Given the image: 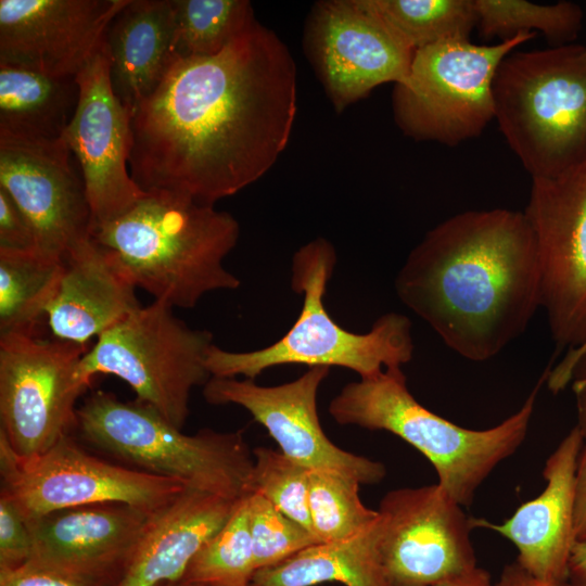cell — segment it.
<instances>
[{"instance_id":"1","label":"cell","mask_w":586,"mask_h":586,"mask_svg":"<svg viewBox=\"0 0 586 586\" xmlns=\"http://www.w3.org/2000/svg\"><path fill=\"white\" fill-rule=\"evenodd\" d=\"M295 114L294 59L256 21L216 54L174 59L133 113L130 176L145 192L214 205L275 165Z\"/></svg>"},{"instance_id":"2","label":"cell","mask_w":586,"mask_h":586,"mask_svg":"<svg viewBox=\"0 0 586 586\" xmlns=\"http://www.w3.org/2000/svg\"><path fill=\"white\" fill-rule=\"evenodd\" d=\"M400 302L472 361L498 355L540 308L538 256L523 212L458 213L429 230L395 278Z\"/></svg>"},{"instance_id":"3","label":"cell","mask_w":586,"mask_h":586,"mask_svg":"<svg viewBox=\"0 0 586 586\" xmlns=\"http://www.w3.org/2000/svg\"><path fill=\"white\" fill-rule=\"evenodd\" d=\"M91 237L137 289L173 308L191 309L207 293L241 285L224 264L240 237L238 220L188 196L145 192Z\"/></svg>"},{"instance_id":"4","label":"cell","mask_w":586,"mask_h":586,"mask_svg":"<svg viewBox=\"0 0 586 586\" xmlns=\"http://www.w3.org/2000/svg\"><path fill=\"white\" fill-rule=\"evenodd\" d=\"M546 377L547 371L515 413L485 430L462 428L421 405L410 393L402 368L384 369L344 385L330 402L329 413L341 425L400 437L431 462L437 484L468 507L495 468L525 440Z\"/></svg>"},{"instance_id":"5","label":"cell","mask_w":586,"mask_h":586,"mask_svg":"<svg viewBox=\"0 0 586 586\" xmlns=\"http://www.w3.org/2000/svg\"><path fill=\"white\" fill-rule=\"evenodd\" d=\"M336 260L334 245L324 238L301 246L291 264V288L303 296L294 324L281 339L255 351L231 352L214 344L206 361L212 377L254 380L272 367L305 365L341 367L366 378L408 364L415 345L405 315L384 314L366 333L351 332L329 315L323 297Z\"/></svg>"},{"instance_id":"6","label":"cell","mask_w":586,"mask_h":586,"mask_svg":"<svg viewBox=\"0 0 586 586\" xmlns=\"http://www.w3.org/2000/svg\"><path fill=\"white\" fill-rule=\"evenodd\" d=\"M493 98L499 129L532 178L586 162V46L510 52Z\"/></svg>"},{"instance_id":"7","label":"cell","mask_w":586,"mask_h":586,"mask_svg":"<svg viewBox=\"0 0 586 586\" xmlns=\"http://www.w3.org/2000/svg\"><path fill=\"white\" fill-rule=\"evenodd\" d=\"M76 429L89 444L132 468L179 480L188 488L234 501L253 493V449L241 431L184 434L152 407L101 390L78 406Z\"/></svg>"},{"instance_id":"8","label":"cell","mask_w":586,"mask_h":586,"mask_svg":"<svg viewBox=\"0 0 586 586\" xmlns=\"http://www.w3.org/2000/svg\"><path fill=\"white\" fill-rule=\"evenodd\" d=\"M213 334L190 328L163 302L141 306L97 337L81 359L87 381L111 374L126 382L136 400L182 429L191 392L212 378L207 355Z\"/></svg>"},{"instance_id":"9","label":"cell","mask_w":586,"mask_h":586,"mask_svg":"<svg viewBox=\"0 0 586 586\" xmlns=\"http://www.w3.org/2000/svg\"><path fill=\"white\" fill-rule=\"evenodd\" d=\"M535 36L521 33L491 46L448 40L416 50L406 78L392 93L397 127L415 140L446 145L477 137L495 118L499 64Z\"/></svg>"},{"instance_id":"10","label":"cell","mask_w":586,"mask_h":586,"mask_svg":"<svg viewBox=\"0 0 586 586\" xmlns=\"http://www.w3.org/2000/svg\"><path fill=\"white\" fill-rule=\"evenodd\" d=\"M0 474L1 495L26 522L62 509L105 502L155 512L188 488L179 480L92 456L71 434L29 458L16 456L0 435Z\"/></svg>"},{"instance_id":"11","label":"cell","mask_w":586,"mask_h":586,"mask_svg":"<svg viewBox=\"0 0 586 586\" xmlns=\"http://www.w3.org/2000/svg\"><path fill=\"white\" fill-rule=\"evenodd\" d=\"M37 335H0V435L18 457L46 453L77 428V400L90 386L89 351Z\"/></svg>"},{"instance_id":"12","label":"cell","mask_w":586,"mask_h":586,"mask_svg":"<svg viewBox=\"0 0 586 586\" xmlns=\"http://www.w3.org/2000/svg\"><path fill=\"white\" fill-rule=\"evenodd\" d=\"M524 215L539 265L540 308L559 349L586 342V162L532 178Z\"/></svg>"},{"instance_id":"13","label":"cell","mask_w":586,"mask_h":586,"mask_svg":"<svg viewBox=\"0 0 586 586\" xmlns=\"http://www.w3.org/2000/svg\"><path fill=\"white\" fill-rule=\"evenodd\" d=\"M304 50L336 112L386 82L403 81L415 50L369 0H321L307 16Z\"/></svg>"},{"instance_id":"14","label":"cell","mask_w":586,"mask_h":586,"mask_svg":"<svg viewBox=\"0 0 586 586\" xmlns=\"http://www.w3.org/2000/svg\"><path fill=\"white\" fill-rule=\"evenodd\" d=\"M378 511L387 586H434L477 566L472 517L438 484L390 491Z\"/></svg>"},{"instance_id":"15","label":"cell","mask_w":586,"mask_h":586,"mask_svg":"<svg viewBox=\"0 0 586 586\" xmlns=\"http://www.w3.org/2000/svg\"><path fill=\"white\" fill-rule=\"evenodd\" d=\"M75 79L78 103L63 137L84 179L93 232L127 213L145 191L128 173L133 113L113 90L106 40Z\"/></svg>"},{"instance_id":"16","label":"cell","mask_w":586,"mask_h":586,"mask_svg":"<svg viewBox=\"0 0 586 586\" xmlns=\"http://www.w3.org/2000/svg\"><path fill=\"white\" fill-rule=\"evenodd\" d=\"M330 368H309L297 379L273 386L252 379L212 377L203 386L211 405H237L263 425L280 451L308 469L334 470L357 479L361 485L381 482L383 463L336 446L324 433L317 397Z\"/></svg>"},{"instance_id":"17","label":"cell","mask_w":586,"mask_h":586,"mask_svg":"<svg viewBox=\"0 0 586 586\" xmlns=\"http://www.w3.org/2000/svg\"><path fill=\"white\" fill-rule=\"evenodd\" d=\"M72 155L64 137H0V187L31 225L37 251L59 259L92 234L84 179Z\"/></svg>"},{"instance_id":"18","label":"cell","mask_w":586,"mask_h":586,"mask_svg":"<svg viewBox=\"0 0 586 586\" xmlns=\"http://www.w3.org/2000/svg\"><path fill=\"white\" fill-rule=\"evenodd\" d=\"M129 0H0V64L75 78Z\"/></svg>"},{"instance_id":"19","label":"cell","mask_w":586,"mask_h":586,"mask_svg":"<svg viewBox=\"0 0 586 586\" xmlns=\"http://www.w3.org/2000/svg\"><path fill=\"white\" fill-rule=\"evenodd\" d=\"M584 438L575 425L547 458L544 491L522 504L505 522L497 524L472 518L474 528H487L510 540L517 562L528 574L549 586H565L574 535V494L578 457Z\"/></svg>"},{"instance_id":"20","label":"cell","mask_w":586,"mask_h":586,"mask_svg":"<svg viewBox=\"0 0 586 586\" xmlns=\"http://www.w3.org/2000/svg\"><path fill=\"white\" fill-rule=\"evenodd\" d=\"M152 513L120 502L51 512L26 522L29 560L86 573H123Z\"/></svg>"},{"instance_id":"21","label":"cell","mask_w":586,"mask_h":586,"mask_svg":"<svg viewBox=\"0 0 586 586\" xmlns=\"http://www.w3.org/2000/svg\"><path fill=\"white\" fill-rule=\"evenodd\" d=\"M240 501L186 488L152 513L117 586L180 584L193 557L228 522Z\"/></svg>"},{"instance_id":"22","label":"cell","mask_w":586,"mask_h":586,"mask_svg":"<svg viewBox=\"0 0 586 586\" xmlns=\"http://www.w3.org/2000/svg\"><path fill=\"white\" fill-rule=\"evenodd\" d=\"M64 272L48 310L54 339L89 345L141 307L137 288L92 237L64 257Z\"/></svg>"},{"instance_id":"23","label":"cell","mask_w":586,"mask_h":586,"mask_svg":"<svg viewBox=\"0 0 586 586\" xmlns=\"http://www.w3.org/2000/svg\"><path fill=\"white\" fill-rule=\"evenodd\" d=\"M173 37L170 0H129L111 22L105 40L112 87L132 113L174 61Z\"/></svg>"},{"instance_id":"24","label":"cell","mask_w":586,"mask_h":586,"mask_svg":"<svg viewBox=\"0 0 586 586\" xmlns=\"http://www.w3.org/2000/svg\"><path fill=\"white\" fill-rule=\"evenodd\" d=\"M78 98L75 78L51 77L0 64V137L60 139L75 113Z\"/></svg>"},{"instance_id":"25","label":"cell","mask_w":586,"mask_h":586,"mask_svg":"<svg viewBox=\"0 0 586 586\" xmlns=\"http://www.w3.org/2000/svg\"><path fill=\"white\" fill-rule=\"evenodd\" d=\"M380 518L361 534L334 543H319L289 559L254 573L250 586H387L380 553Z\"/></svg>"},{"instance_id":"26","label":"cell","mask_w":586,"mask_h":586,"mask_svg":"<svg viewBox=\"0 0 586 586\" xmlns=\"http://www.w3.org/2000/svg\"><path fill=\"white\" fill-rule=\"evenodd\" d=\"M64 259L0 251V335H36L58 293Z\"/></svg>"},{"instance_id":"27","label":"cell","mask_w":586,"mask_h":586,"mask_svg":"<svg viewBox=\"0 0 586 586\" xmlns=\"http://www.w3.org/2000/svg\"><path fill=\"white\" fill-rule=\"evenodd\" d=\"M175 58L224 50L256 22L247 0H170Z\"/></svg>"},{"instance_id":"28","label":"cell","mask_w":586,"mask_h":586,"mask_svg":"<svg viewBox=\"0 0 586 586\" xmlns=\"http://www.w3.org/2000/svg\"><path fill=\"white\" fill-rule=\"evenodd\" d=\"M415 51L448 40H470L476 27L473 0H369Z\"/></svg>"},{"instance_id":"29","label":"cell","mask_w":586,"mask_h":586,"mask_svg":"<svg viewBox=\"0 0 586 586\" xmlns=\"http://www.w3.org/2000/svg\"><path fill=\"white\" fill-rule=\"evenodd\" d=\"M476 27L484 38L509 39L542 31L553 46L569 44L583 24L581 7L571 1L537 4L524 0H473Z\"/></svg>"},{"instance_id":"30","label":"cell","mask_w":586,"mask_h":586,"mask_svg":"<svg viewBox=\"0 0 586 586\" xmlns=\"http://www.w3.org/2000/svg\"><path fill=\"white\" fill-rule=\"evenodd\" d=\"M361 483L349 475L326 469H309L308 509L311 532L319 543L342 542L373 526L378 510L359 497Z\"/></svg>"},{"instance_id":"31","label":"cell","mask_w":586,"mask_h":586,"mask_svg":"<svg viewBox=\"0 0 586 586\" xmlns=\"http://www.w3.org/2000/svg\"><path fill=\"white\" fill-rule=\"evenodd\" d=\"M246 498L239 502L228 522L196 552L180 585L250 586L256 569Z\"/></svg>"},{"instance_id":"32","label":"cell","mask_w":586,"mask_h":586,"mask_svg":"<svg viewBox=\"0 0 586 586\" xmlns=\"http://www.w3.org/2000/svg\"><path fill=\"white\" fill-rule=\"evenodd\" d=\"M253 458V492L311 532L309 469L269 447L254 448Z\"/></svg>"},{"instance_id":"33","label":"cell","mask_w":586,"mask_h":586,"mask_svg":"<svg viewBox=\"0 0 586 586\" xmlns=\"http://www.w3.org/2000/svg\"><path fill=\"white\" fill-rule=\"evenodd\" d=\"M246 505L256 571L273 566L319 544L311 532L281 512L263 495L253 492L246 498Z\"/></svg>"},{"instance_id":"34","label":"cell","mask_w":586,"mask_h":586,"mask_svg":"<svg viewBox=\"0 0 586 586\" xmlns=\"http://www.w3.org/2000/svg\"><path fill=\"white\" fill-rule=\"evenodd\" d=\"M122 573L94 574L29 560L0 571V586H117Z\"/></svg>"},{"instance_id":"35","label":"cell","mask_w":586,"mask_h":586,"mask_svg":"<svg viewBox=\"0 0 586 586\" xmlns=\"http://www.w3.org/2000/svg\"><path fill=\"white\" fill-rule=\"evenodd\" d=\"M30 530L16 507L0 495V571L24 565L31 558Z\"/></svg>"},{"instance_id":"36","label":"cell","mask_w":586,"mask_h":586,"mask_svg":"<svg viewBox=\"0 0 586 586\" xmlns=\"http://www.w3.org/2000/svg\"><path fill=\"white\" fill-rule=\"evenodd\" d=\"M546 382L553 394L571 384L576 402V426L586 443V342L568 351L564 358L547 371Z\"/></svg>"},{"instance_id":"37","label":"cell","mask_w":586,"mask_h":586,"mask_svg":"<svg viewBox=\"0 0 586 586\" xmlns=\"http://www.w3.org/2000/svg\"><path fill=\"white\" fill-rule=\"evenodd\" d=\"M37 250L35 231L12 198L0 187V251Z\"/></svg>"},{"instance_id":"38","label":"cell","mask_w":586,"mask_h":586,"mask_svg":"<svg viewBox=\"0 0 586 586\" xmlns=\"http://www.w3.org/2000/svg\"><path fill=\"white\" fill-rule=\"evenodd\" d=\"M574 535L576 542L586 543V443L578 457L575 476Z\"/></svg>"},{"instance_id":"39","label":"cell","mask_w":586,"mask_h":586,"mask_svg":"<svg viewBox=\"0 0 586 586\" xmlns=\"http://www.w3.org/2000/svg\"><path fill=\"white\" fill-rule=\"evenodd\" d=\"M565 586H586V543L575 542L573 546Z\"/></svg>"},{"instance_id":"40","label":"cell","mask_w":586,"mask_h":586,"mask_svg":"<svg viewBox=\"0 0 586 586\" xmlns=\"http://www.w3.org/2000/svg\"><path fill=\"white\" fill-rule=\"evenodd\" d=\"M495 586H549L528 574L513 561L504 566Z\"/></svg>"},{"instance_id":"41","label":"cell","mask_w":586,"mask_h":586,"mask_svg":"<svg viewBox=\"0 0 586 586\" xmlns=\"http://www.w3.org/2000/svg\"><path fill=\"white\" fill-rule=\"evenodd\" d=\"M434 586H495L489 573L476 566L475 569L449 578Z\"/></svg>"},{"instance_id":"42","label":"cell","mask_w":586,"mask_h":586,"mask_svg":"<svg viewBox=\"0 0 586 586\" xmlns=\"http://www.w3.org/2000/svg\"><path fill=\"white\" fill-rule=\"evenodd\" d=\"M156 586H179V584H177V583H162V584H158Z\"/></svg>"},{"instance_id":"43","label":"cell","mask_w":586,"mask_h":586,"mask_svg":"<svg viewBox=\"0 0 586 586\" xmlns=\"http://www.w3.org/2000/svg\"><path fill=\"white\" fill-rule=\"evenodd\" d=\"M179 586H183V585H180V584H179ZM322 586H332V585H322Z\"/></svg>"}]
</instances>
